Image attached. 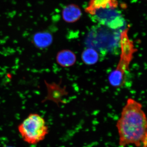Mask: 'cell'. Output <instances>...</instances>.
<instances>
[{
    "label": "cell",
    "instance_id": "cell-2",
    "mask_svg": "<svg viewBox=\"0 0 147 147\" xmlns=\"http://www.w3.org/2000/svg\"><path fill=\"white\" fill-rule=\"evenodd\" d=\"M18 130L24 142L32 145L43 141L49 131L45 120L37 113L30 114L19 124Z\"/></svg>",
    "mask_w": 147,
    "mask_h": 147
},
{
    "label": "cell",
    "instance_id": "cell-6",
    "mask_svg": "<svg viewBox=\"0 0 147 147\" xmlns=\"http://www.w3.org/2000/svg\"><path fill=\"white\" fill-rule=\"evenodd\" d=\"M82 15L79 7L74 4L66 6L62 11V17L67 23H72L78 21Z\"/></svg>",
    "mask_w": 147,
    "mask_h": 147
},
{
    "label": "cell",
    "instance_id": "cell-9",
    "mask_svg": "<svg viewBox=\"0 0 147 147\" xmlns=\"http://www.w3.org/2000/svg\"><path fill=\"white\" fill-rule=\"evenodd\" d=\"M82 61L88 65H92L97 62L99 56L97 50L89 47L85 49L82 53Z\"/></svg>",
    "mask_w": 147,
    "mask_h": 147
},
{
    "label": "cell",
    "instance_id": "cell-3",
    "mask_svg": "<svg viewBox=\"0 0 147 147\" xmlns=\"http://www.w3.org/2000/svg\"><path fill=\"white\" fill-rule=\"evenodd\" d=\"M127 30H125L121 34L120 43L121 54L120 61L115 70L111 72L108 77L110 84L115 87L120 86L123 84L125 74L136 49H134L133 42L129 38Z\"/></svg>",
    "mask_w": 147,
    "mask_h": 147
},
{
    "label": "cell",
    "instance_id": "cell-1",
    "mask_svg": "<svg viewBox=\"0 0 147 147\" xmlns=\"http://www.w3.org/2000/svg\"><path fill=\"white\" fill-rule=\"evenodd\" d=\"M116 127L121 146L134 145L140 147L147 145L146 117L140 102L128 98Z\"/></svg>",
    "mask_w": 147,
    "mask_h": 147
},
{
    "label": "cell",
    "instance_id": "cell-4",
    "mask_svg": "<svg viewBox=\"0 0 147 147\" xmlns=\"http://www.w3.org/2000/svg\"><path fill=\"white\" fill-rule=\"evenodd\" d=\"M92 16L98 23L112 30L120 28L124 24L122 16L116 9L97 11Z\"/></svg>",
    "mask_w": 147,
    "mask_h": 147
},
{
    "label": "cell",
    "instance_id": "cell-5",
    "mask_svg": "<svg viewBox=\"0 0 147 147\" xmlns=\"http://www.w3.org/2000/svg\"><path fill=\"white\" fill-rule=\"evenodd\" d=\"M118 5V0H90L86 8V12L92 15L97 11L114 9Z\"/></svg>",
    "mask_w": 147,
    "mask_h": 147
},
{
    "label": "cell",
    "instance_id": "cell-8",
    "mask_svg": "<svg viewBox=\"0 0 147 147\" xmlns=\"http://www.w3.org/2000/svg\"><path fill=\"white\" fill-rule=\"evenodd\" d=\"M53 41V36L50 33L47 32L36 33L32 38L34 45L40 49H44L49 47Z\"/></svg>",
    "mask_w": 147,
    "mask_h": 147
},
{
    "label": "cell",
    "instance_id": "cell-7",
    "mask_svg": "<svg viewBox=\"0 0 147 147\" xmlns=\"http://www.w3.org/2000/svg\"><path fill=\"white\" fill-rule=\"evenodd\" d=\"M56 61L61 66L68 67L74 65L76 62V55L71 50H61L57 54Z\"/></svg>",
    "mask_w": 147,
    "mask_h": 147
}]
</instances>
